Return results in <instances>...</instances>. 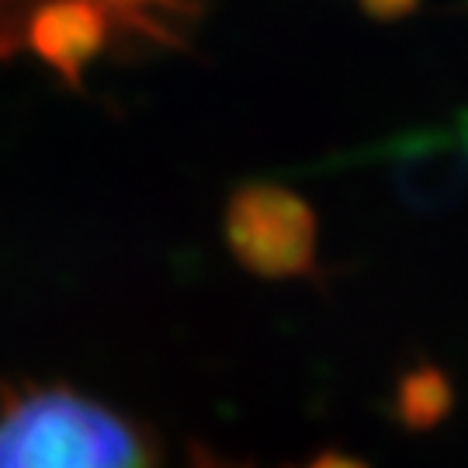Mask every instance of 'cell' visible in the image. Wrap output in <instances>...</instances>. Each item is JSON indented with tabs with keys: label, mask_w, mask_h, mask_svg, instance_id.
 Listing matches in <instances>:
<instances>
[{
	"label": "cell",
	"mask_w": 468,
	"mask_h": 468,
	"mask_svg": "<svg viewBox=\"0 0 468 468\" xmlns=\"http://www.w3.org/2000/svg\"><path fill=\"white\" fill-rule=\"evenodd\" d=\"M229 243L261 274H302L316 257V218L305 201L282 187H247L229 212Z\"/></svg>",
	"instance_id": "obj_2"
},
{
	"label": "cell",
	"mask_w": 468,
	"mask_h": 468,
	"mask_svg": "<svg viewBox=\"0 0 468 468\" xmlns=\"http://www.w3.org/2000/svg\"><path fill=\"white\" fill-rule=\"evenodd\" d=\"M0 468H160L150 434L67 385H28L0 402Z\"/></svg>",
	"instance_id": "obj_1"
},
{
	"label": "cell",
	"mask_w": 468,
	"mask_h": 468,
	"mask_svg": "<svg viewBox=\"0 0 468 468\" xmlns=\"http://www.w3.org/2000/svg\"><path fill=\"white\" fill-rule=\"evenodd\" d=\"M417 0H365L371 15H399V11H410Z\"/></svg>",
	"instance_id": "obj_3"
}]
</instances>
